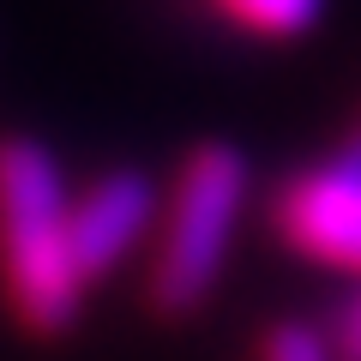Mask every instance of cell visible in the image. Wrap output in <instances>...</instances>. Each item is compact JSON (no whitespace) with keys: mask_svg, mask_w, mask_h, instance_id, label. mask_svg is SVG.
I'll use <instances>...</instances> for the list:
<instances>
[{"mask_svg":"<svg viewBox=\"0 0 361 361\" xmlns=\"http://www.w3.org/2000/svg\"><path fill=\"white\" fill-rule=\"evenodd\" d=\"M66 180L49 145L0 139V289L30 337H66L85 307V277L66 241Z\"/></svg>","mask_w":361,"mask_h":361,"instance_id":"1","label":"cell"},{"mask_svg":"<svg viewBox=\"0 0 361 361\" xmlns=\"http://www.w3.org/2000/svg\"><path fill=\"white\" fill-rule=\"evenodd\" d=\"M247 157L223 139H205L180 157L175 187H169V211L157 229V253L145 271V301L163 319H187L211 301L223 265H229V241L247 205Z\"/></svg>","mask_w":361,"mask_h":361,"instance_id":"2","label":"cell"},{"mask_svg":"<svg viewBox=\"0 0 361 361\" xmlns=\"http://www.w3.org/2000/svg\"><path fill=\"white\" fill-rule=\"evenodd\" d=\"M271 235L313 265L361 277V175L343 163L289 175L271 193Z\"/></svg>","mask_w":361,"mask_h":361,"instance_id":"3","label":"cell"},{"mask_svg":"<svg viewBox=\"0 0 361 361\" xmlns=\"http://www.w3.org/2000/svg\"><path fill=\"white\" fill-rule=\"evenodd\" d=\"M151 223H157V187L139 169H109V175H97L78 199H66V241H73L78 277L85 283L109 277L151 235Z\"/></svg>","mask_w":361,"mask_h":361,"instance_id":"4","label":"cell"},{"mask_svg":"<svg viewBox=\"0 0 361 361\" xmlns=\"http://www.w3.org/2000/svg\"><path fill=\"white\" fill-rule=\"evenodd\" d=\"M205 6H211V13H223L229 25L265 37V42L307 37V30L319 25V13H325V0H205Z\"/></svg>","mask_w":361,"mask_h":361,"instance_id":"5","label":"cell"},{"mask_svg":"<svg viewBox=\"0 0 361 361\" xmlns=\"http://www.w3.org/2000/svg\"><path fill=\"white\" fill-rule=\"evenodd\" d=\"M259 361H337L331 337L307 319H277L259 337Z\"/></svg>","mask_w":361,"mask_h":361,"instance_id":"6","label":"cell"},{"mask_svg":"<svg viewBox=\"0 0 361 361\" xmlns=\"http://www.w3.org/2000/svg\"><path fill=\"white\" fill-rule=\"evenodd\" d=\"M337 361H361V295L343 307V319H337Z\"/></svg>","mask_w":361,"mask_h":361,"instance_id":"7","label":"cell"},{"mask_svg":"<svg viewBox=\"0 0 361 361\" xmlns=\"http://www.w3.org/2000/svg\"><path fill=\"white\" fill-rule=\"evenodd\" d=\"M331 163H343V169H355V175H361V121H355V133L343 139V151H337Z\"/></svg>","mask_w":361,"mask_h":361,"instance_id":"8","label":"cell"}]
</instances>
